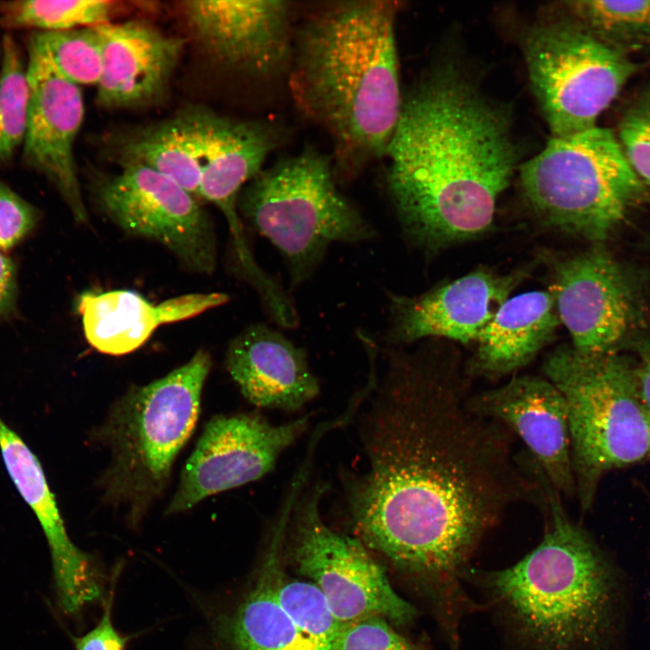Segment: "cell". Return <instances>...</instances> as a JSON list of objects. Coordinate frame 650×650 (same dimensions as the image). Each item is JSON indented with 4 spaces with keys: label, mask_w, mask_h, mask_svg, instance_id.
<instances>
[{
    "label": "cell",
    "mask_w": 650,
    "mask_h": 650,
    "mask_svg": "<svg viewBox=\"0 0 650 650\" xmlns=\"http://www.w3.org/2000/svg\"><path fill=\"white\" fill-rule=\"evenodd\" d=\"M359 419L361 472L343 475L353 536L413 580L440 627L472 610L462 580L477 548L506 510H539L544 496L514 453V434L467 405L451 362L388 348Z\"/></svg>",
    "instance_id": "1"
},
{
    "label": "cell",
    "mask_w": 650,
    "mask_h": 650,
    "mask_svg": "<svg viewBox=\"0 0 650 650\" xmlns=\"http://www.w3.org/2000/svg\"><path fill=\"white\" fill-rule=\"evenodd\" d=\"M385 157L402 228L429 250L490 227L516 162L506 112L449 69L404 98Z\"/></svg>",
    "instance_id": "2"
},
{
    "label": "cell",
    "mask_w": 650,
    "mask_h": 650,
    "mask_svg": "<svg viewBox=\"0 0 650 650\" xmlns=\"http://www.w3.org/2000/svg\"><path fill=\"white\" fill-rule=\"evenodd\" d=\"M399 9L388 0L328 2L294 31L291 96L329 137L339 184L385 158L398 123Z\"/></svg>",
    "instance_id": "3"
},
{
    "label": "cell",
    "mask_w": 650,
    "mask_h": 650,
    "mask_svg": "<svg viewBox=\"0 0 650 650\" xmlns=\"http://www.w3.org/2000/svg\"><path fill=\"white\" fill-rule=\"evenodd\" d=\"M530 470L545 500L540 543L513 565L476 578L519 650H615L625 618L620 571L571 519L541 468Z\"/></svg>",
    "instance_id": "4"
},
{
    "label": "cell",
    "mask_w": 650,
    "mask_h": 650,
    "mask_svg": "<svg viewBox=\"0 0 650 650\" xmlns=\"http://www.w3.org/2000/svg\"><path fill=\"white\" fill-rule=\"evenodd\" d=\"M211 367L199 349L184 365L111 405L95 435L110 460L99 479L103 499L137 525L168 484L173 462L191 436Z\"/></svg>",
    "instance_id": "5"
},
{
    "label": "cell",
    "mask_w": 650,
    "mask_h": 650,
    "mask_svg": "<svg viewBox=\"0 0 650 650\" xmlns=\"http://www.w3.org/2000/svg\"><path fill=\"white\" fill-rule=\"evenodd\" d=\"M543 372L566 404L575 497L586 513L607 473L650 456V417L636 363L620 351L585 353L563 345L545 358Z\"/></svg>",
    "instance_id": "6"
},
{
    "label": "cell",
    "mask_w": 650,
    "mask_h": 650,
    "mask_svg": "<svg viewBox=\"0 0 650 650\" xmlns=\"http://www.w3.org/2000/svg\"><path fill=\"white\" fill-rule=\"evenodd\" d=\"M237 207L281 253L293 285L311 276L333 243L376 235L339 189L331 156L311 145L265 167L243 188Z\"/></svg>",
    "instance_id": "7"
},
{
    "label": "cell",
    "mask_w": 650,
    "mask_h": 650,
    "mask_svg": "<svg viewBox=\"0 0 650 650\" xmlns=\"http://www.w3.org/2000/svg\"><path fill=\"white\" fill-rule=\"evenodd\" d=\"M520 182L543 222L592 241L605 239L643 192L616 135L599 126L552 136L523 164Z\"/></svg>",
    "instance_id": "8"
},
{
    "label": "cell",
    "mask_w": 650,
    "mask_h": 650,
    "mask_svg": "<svg viewBox=\"0 0 650 650\" xmlns=\"http://www.w3.org/2000/svg\"><path fill=\"white\" fill-rule=\"evenodd\" d=\"M325 491L326 486L316 483L301 494L290 520L284 557L321 591L342 626L375 617L395 627L410 623L415 608L395 590L372 552L322 519L320 504Z\"/></svg>",
    "instance_id": "9"
},
{
    "label": "cell",
    "mask_w": 650,
    "mask_h": 650,
    "mask_svg": "<svg viewBox=\"0 0 650 650\" xmlns=\"http://www.w3.org/2000/svg\"><path fill=\"white\" fill-rule=\"evenodd\" d=\"M530 79L552 136L596 125L636 70L573 22L534 26L525 41Z\"/></svg>",
    "instance_id": "10"
},
{
    "label": "cell",
    "mask_w": 650,
    "mask_h": 650,
    "mask_svg": "<svg viewBox=\"0 0 650 650\" xmlns=\"http://www.w3.org/2000/svg\"><path fill=\"white\" fill-rule=\"evenodd\" d=\"M91 190L99 209L125 233L156 241L188 270L210 274L217 265L212 223L197 197L144 166L97 172Z\"/></svg>",
    "instance_id": "11"
},
{
    "label": "cell",
    "mask_w": 650,
    "mask_h": 650,
    "mask_svg": "<svg viewBox=\"0 0 650 650\" xmlns=\"http://www.w3.org/2000/svg\"><path fill=\"white\" fill-rule=\"evenodd\" d=\"M310 416L273 424L258 413L213 416L186 461L166 515L268 474L309 426Z\"/></svg>",
    "instance_id": "12"
},
{
    "label": "cell",
    "mask_w": 650,
    "mask_h": 650,
    "mask_svg": "<svg viewBox=\"0 0 650 650\" xmlns=\"http://www.w3.org/2000/svg\"><path fill=\"white\" fill-rule=\"evenodd\" d=\"M181 14L197 47L227 70L264 79L288 73L294 31L284 0H188Z\"/></svg>",
    "instance_id": "13"
},
{
    "label": "cell",
    "mask_w": 650,
    "mask_h": 650,
    "mask_svg": "<svg viewBox=\"0 0 650 650\" xmlns=\"http://www.w3.org/2000/svg\"><path fill=\"white\" fill-rule=\"evenodd\" d=\"M549 291L574 348L620 351L634 326L636 304L628 276L608 253L595 248L555 263Z\"/></svg>",
    "instance_id": "14"
},
{
    "label": "cell",
    "mask_w": 650,
    "mask_h": 650,
    "mask_svg": "<svg viewBox=\"0 0 650 650\" xmlns=\"http://www.w3.org/2000/svg\"><path fill=\"white\" fill-rule=\"evenodd\" d=\"M30 105L23 160L56 188L73 218L88 219L74 144L84 118L81 90L61 77L38 52L28 49Z\"/></svg>",
    "instance_id": "15"
},
{
    "label": "cell",
    "mask_w": 650,
    "mask_h": 650,
    "mask_svg": "<svg viewBox=\"0 0 650 650\" xmlns=\"http://www.w3.org/2000/svg\"><path fill=\"white\" fill-rule=\"evenodd\" d=\"M523 274H500L481 267L417 296L389 294L387 347L427 337L477 341Z\"/></svg>",
    "instance_id": "16"
},
{
    "label": "cell",
    "mask_w": 650,
    "mask_h": 650,
    "mask_svg": "<svg viewBox=\"0 0 650 650\" xmlns=\"http://www.w3.org/2000/svg\"><path fill=\"white\" fill-rule=\"evenodd\" d=\"M467 405L517 436L561 495L575 497L567 407L551 381L513 376L500 386L471 394Z\"/></svg>",
    "instance_id": "17"
},
{
    "label": "cell",
    "mask_w": 650,
    "mask_h": 650,
    "mask_svg": "<svg viewBox=\"0 0 650 650\" xmlns=\"http://www.w3.org/2000/svg\"><path fill=\"white\" fill-rule=\"evenodd\" d=\"M284 137L283 130L273 122L233 118L206 108L198 197L224 215L237 260L252 255L238 214V196Z\"/></svg>",
    "instance_id": "18"
},
{
    "label": "cell",
    "mask_w": 650,
    "mask_h": 650,
    "mask_svg": "<svg viewBox=\"0 0 650 650\" xmlns=\"http://www.w3.org/2000/svg\"><path fill=\"white\" fill-rule=\"evenodd\" d=\"M0 450L11 479L45 535L60 604L65 612L76 614L102 598L101 573L92 557L70 540L38 458L1 416Z\"/></svg>",
    "instance_id": "19"
},
{
    "label": "cell",
    "mask_w": 650,
    "mask_h": 650,
    "mask_svg": "<svg viewBox=\"0 0 650 650\" xmlns=\"http://www.w3.org/2000/svg\"><path fill=\"white\" fill-rule=\"evenodd\" d=\"M102 43L103 69L97 87L102 108L152 105L166 93L185 40L141 21L96 26Z\"/></svg>",
    "instance_id": "20"
},
{
    "label": "cell",
    "mask_w": 650,
    "mask_h": 650,
    "mask_svg": "<svg viewBox=\"0 0 650 650\" xmlns=\"http://www.w3.org/2000/svg\"><path fill=\"white\" fill-rule=\"evenodd\" d=\"M225 363L243 396L258 408L295 412L320 394L304 350L262 323L230 341Z\"/></svg>",
    "instance_id": "21"
},
{
    "label": "cell",
    "mask_w": 650,
    "mask_h": 650,
    "mask_svg": "<svg viewBox=\"0 0 650 650\" xmlns=\"http://www.w3.org/2000/svg\"><path fill=\"white\" fill-rule=\"evenodd\" d=\"M228 300L223 292H194L155 304L130 290L85 292L77 311L88 344L100 353L121 356L143 346L160 326L193 318Z\"/></svg>",
    "instance_id": "22"
},
{
    "label": "cell",
    "mask_w": 650,
    "mask_h": 650,
    "mask_svg": "<svg viewBox=\"0 0 650 650\" xmlns=\"http://www.w3.org/2000/svg\"><path fill=\"white\" fill-rule=\"evenodd\" d=\"M287 529L284 519H274L253 584L218 619L216 636L223 650H321L299 630L274 594Z\"/></svg>",
    "instance_id": "23"
},
{
    "label": "cell",
    "mask_w": 650,
    "mask_h": 650,
    "mask_svg": "<svg viewBox=\"0 0 650 650\" xmlns=\"http://www.w3.org/2000/svg\"><path fill=\"white\" fill-rule=\"evenodd\" d=\"M204 136L205 107H188L171 118L112 132L104 153L119 168L152 169L198 198Z\"/></svg>",
    "instance_id": "24"
},
{
    "label": "cell",
    "mask_w": 650,
    "mask_h": 650,
    "mask_svg": "<svg viewBox=\"0 0 650 650\" xmlns=\"http://www.w3.org/2000/svg\"><path fill=\"white\" fill-rule=\"evenodd\" d=\"M560 322L550 291L509 297L478 338L466 375L497 379L517 371L552 340Z\"/></svg>",
    "instance_id": "25"
},
{
    "label": "cell",
    "mask_w": 650,
    "mask_h": 650,
    "mask_svg": "<svg viewBox=\"0 0 650 650\" xmlns=\"http://www.w3.org/2000/svg\"><path fill=\"white\" fill-rule=\"evenodd\" d=\"M566 8L571 22L617 52L650 47V0L571 1Z\"/></svg>",
    "instance_id": "26"
},
{
    "label": "cell",
    "mask_w": 650,
    "mask_h": 650,
    "mask_svg": "<svg viewBox=\"0 0 650 650\" xmlns=\"http://www.w3.org/2000/svg\"><path fill=\"white\" fill-rule=\"evenodd\" d=\"M116 3L109 0H16L0 2V26L60 32L110 22Z\"/></svg>",
    "instance_id": "27"
},
{
    "label": "cell",
    "mask_w": 650,
    "mask_h": 650,
    "mask_svg": "<svg viewBox=\"0 0 650 650\" xmlns=\"http://www.w3.org/2000/svg\"><path fill=\"white\" fill-rule=\"evenodd\" d=\"M29 48L42 55L64 79L79 85L99 82L103 69L101 39L97 27L37 32Z\"/></svg>",
    "instance_id": "28"
},
{
    "label": "cell",
    "mask_w": 650,
    "mask_h": 650,
    "mask_svg": "<svg viewBox=\"0 0 650 650\" xmlns=\"http://www.w3.org/2000/svg\"><path fill=\"white\" fill-rule=\"evenodd\" d=\"M283 561L274 577L275 597L299 630L321 650H332L342 625L321 591L307 580L287 576Z\"/></svg>",
    "instance_id": "29"
},
{
    "label": "cell",
    "mask_w": 650,
    "mask_h": 650,
    "mask_svg": "<svg viewBox=\"0 0 650 650\" xmlns=\"http://www.w3.org/2000/svg\"><path fill=\"white\" fill-rule=\"evenodd\" d=\"M30 105L27 66L10 34L1 43L0 163L9 161L23 143Z\"/></svg>",
    "instance_id": "30"
},
{
    "label": "cell",
    "mask_w": 650,
    "mask_h": 650,
    "mask_svg": "<svg viewBox=\"0 0 650 650\" xmlns=\"http://www.w3.org/2000/svg\"><path fill=\"white\" fill-rule=\"evenodd\" d=\"M616 137L640 181L650 185V82L628 103Z\"/></svg>",
    "instance_id": "31"
},
{
    "label": "cell",
    "mask_w": 650,
    "mask_h": 650,
    "mask_svg": "<svg viewBox=\"0 0 650 650\" xmlns=\"http://www.w3.org/2000/svg\"><path fill=\"white\" fill-rule=\"evenodd\" d=\"M394 627L376 617L344 625L332 650H420Z\"/></svg>",
    "instance_id": "32"
},
{
    "label": "cell",
    "mask_w": 650,
    "mask_h": 650,
    "mask_svg": "<svg viewBox=\"0 0 650 650\" xmlns=\"http://www.w3.org/2000/svg\"><path fill=\"white\" fill-rule=\"evenodd\" d=\"M38 209L0 181V251H6L35 227Z\"/></svg>",
    "instance_id": "33"
},
{
    "label": "cell",
    "mask_w": 650,
    "mask_h": 650,
    "mask_svg": "<svg viewBox=\"0 0 650 650\" xmlns=\"http://www.w3.org/2000/svg\"><path fill=\"white\" fill-rule=\"evenodd\" d=\"M113 590L107 599L98 623L87 634L74 639L76 650H125L129 636L120 634L112 621Z\"/></svg>",
    "instance_id": "34"
},
{
    "label": "cell",
    "mask_w": 650,
    "mask_h": 650,
    "mask_svg": "<svg viewBox=\"0 0 650 650\" xmlns=\"http://www.w3.org/2000/svg\"><path fill=\"white\" fill-rule=\"evenodd\" d=\"M17 275L14 262L0 251V319L10 315L15 308Z\"/></svg>",
    "instance_id": "35"
},
{
    "label": "cell",
    "mask_w": 650,
    "mask_h": 650,
    "mask_svg": "<svg viewBox=\"0 0 650 650\" xmlns=\"http://www.w3.org/2000/svg\"><path fill=\"white\" fill-rule=\"evenodd\" d=\"M638 391L650 417V348L641 351L640 361L636 363Z\"/></svg>",
    "instance_id": "36"
}]
</instances>
